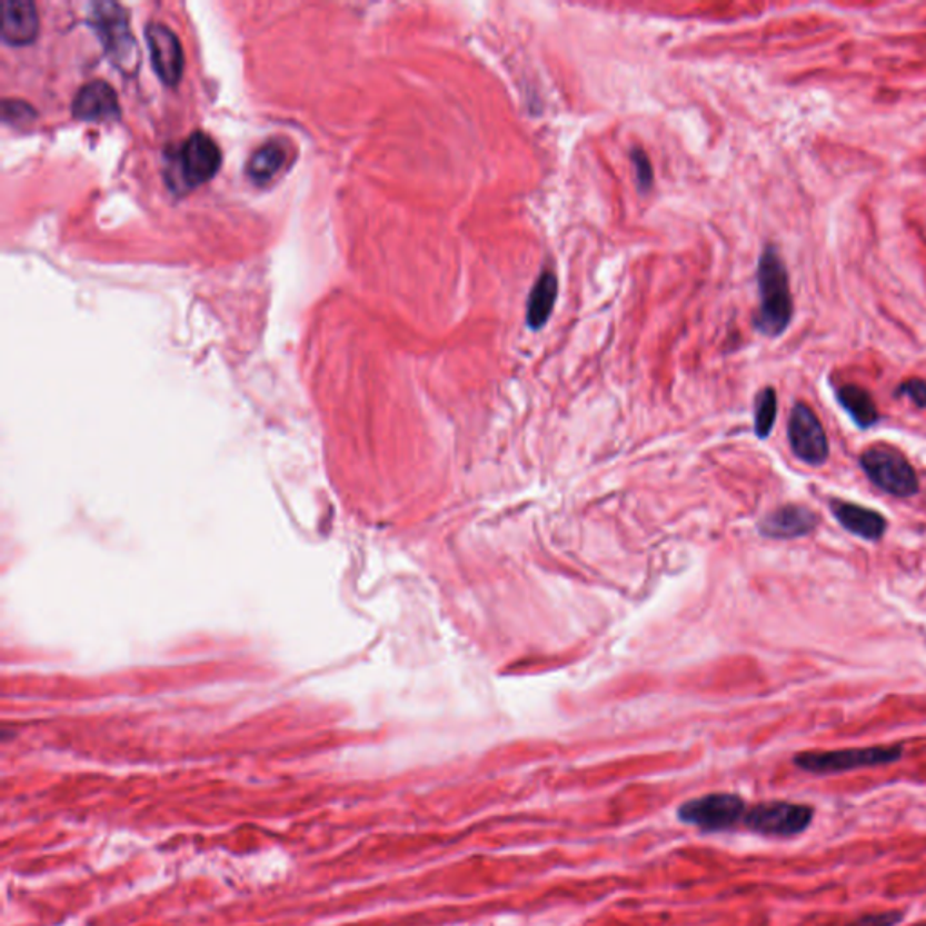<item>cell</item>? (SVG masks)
<instances>
[{"mask_svg": "<svg viewBox=\"0 0 926 926\" xmlns=\"http://www.w3.org/2000/svg\"><path fill=\"white\" fill-rule=\"evenodd\" d=\"M558 299V277L552 270H544L539 273L538 281L534 282L527 299V326L530 330L538 331L547 325L552 316L554 305Z\"/></svg>", "mask_w": 926, "mask_h": 926, "instance_id": "5bb4252c", "label": "cell"}, {"mask_svg": "<svg viewBox=\"0 0 926 926\" xmlns=\"http://www.w3.org/2000/svg\"><path fill=\"white\" fill-rule=\"evenodd\" d=\"M152 68L167 86H176L183 73V49L175 31L166 24L151 22L146 28Z\"/></svg>", "mask_w": 926, "mask_h": 926, "instance_id": "9c48e42d", "label": "cell"}, {"mask_svg": "<svg viewBox=\"0 0 926 926\" xmlns=\"http://www.w3.org/2000/svg\"><path fill=\"white\" fill-rule=\"evenodd\" d=\"M836 400L839 406L849 415L859 429H870L876 424L882 422V415H879L878 406L874 402L873 395L868 394L867 389L862 388L858 384H844L836 388Z\"/></svg>", "mask_w": 926, "mask_h": 926, "instance_id": "9a60e30c", "label": "cell"}, {"mask_svg": "<svg viewBox=\"0 0 926 926\" xmlns=\"http://www.w3.org/2000/svg\"><path fill=\"white\" fill-rule=\"evenodd\" d=\"M815 820V807L795 801L771 800L753 805L746 813L747 829L766 838H796Z\"/></svg>", "mask_w": 926, "mask_h": 926, "instance_id": "277c9868", "label": "cell"}, {"mask_svg": "<svg viewBox=\"0 0 926 926\" xmlns=\"http://www.w3.org/2000/svg\"><path fill=\"white\" fill-rule=\"evenodd\" d=\"M746 801L731 793H714L686 801L679 807V818L684 824L694 825L706 833H724L744 824Z\"/></svg>", "mask_w": 926, "mask_h": 926, "instance_id": "5b68a950", "label": "cell"}, {"mask_svg": "<svg viewBox=\"0 0 926 926\" xmlns=\"http://www.w3.org/2000/svg\"><path fill=\"white\" fill-rule=\"evenodd\" d=\"M859 466L865 476L883 492L894 498H914L919 492V476L907 456L894 447L873 446L859 456Z\"/></svg>", "mask_w": 926, "mask_h": 926, "instance_id": "3957f363", "label": "cell"}, {"mask_svg": "<svg viewBox=\"0 0 926 926\" xmlns=\"http://www.w3.org/2000/svg\"><path fill=\"white\" fill-rule=\"evenodd\" d=\"M776 415H778V398H776L775 388L767 386L758 391L755 398V435L760 440L771 437Z\"/></svg>", "mask_w": 926, "mask_h": 926, "instance_id": "e0dca14e", "label": "cell"}, {"mask_svg": "<svg viewBox=\"0 0 926 926\" xmlns=\"http://www.w3.org/2000/svg\"><path fill=\"white\" fill-rule=\"evenodd\" d=\"M829 509L845 532L853 534L868 544H878L887 534V518L878 510L845 500H830Z\"/></svg>", "mask_w": 926, "mask_h": 926, "instance_id": "8fae6325", "label": "cell"}, {"mask_svg": "<svg viewBox=\"0 0 926 926\" xmlns=\"http://www.w3.org/2000/svg\"><path fill=\"white\" fill-rule=\"evenodd\" d=\"M896 398H908L916 408L926 409V382L922 379L905 380L894 391Z\"/></svg>", "mask_w": 926, "mask_h": 926, "instance_id": "d6986e66", "label": "cell"}, {"mask_svg": "<svg viewBox=\"0 0 926 926\" xmlns=\"http://www.w3.org/2000/svg\"><path fill=\"white\" fill-rule=\"evenodd\" d=\"M631 161H634V167H636L637 185H639L640 192L650 190L651 183H654V167H651L650 158H648V155L643 149L636 147L631 151Z\"/></svg>", "mask_w": 926, "mask_h": 926, "instance_id": "ac0fdd59", "label": "cell"}, {"mask_svg": "<svg viewBox=\"0 0 926 926\" xmlns=\"http://www.w3.org/2000/svg\"><path fill=\"white\" fill-rule=\"evenodd\" d=\"M71 111L78 120L109 122L120 117V103L111 83H107L106 80H92L77 92Z\"/></svg>", "mask_w": 926, "mask_h": 926, "instance_id": "7c38bea8", "label": "cell"}, {"mask_svg": "<svg viewBox=\"0 0 926 926\" xmlns=\"http://www.w3.org/2000/svg\"><path fill=\"white\" fill-rule=\"evenodd\" d=\"M903 919H905V914L902 910L878 912V914L858 917L844 926H897Z\"/></svg>", "mask_w": 926, "mask_h": 926, "instance_id": "ffe728a7", "label": "cell"}, {"mask_svg": "<svg viewBox=\"0 0 926 926\" xmlns=\"http://www.w3.org/2000/svg\"><path fill=\"white\" fill-rule=\"evenodd\" d=\"M903 755H905V747L897 744V746L847 747V749H835V751H804L798 753L793 761L801 771L829 776L858 771L867 767L890 766L902 760Z\"/></svg>", "mask_w": 926, "mask_h": 926, "instance_id": "7a4b0ae2", "label": "cell"}, {"mask_svg": "<svg viewBox=\"0 0 926 926\" xmlns=\"http://www.w3.org/2000/svg\"><path fill=\"white\" fill-rule=\"evenodd\" d=\"M92 24L97 28L107 53L117 60L118 66L131 68V62H137V44L129 30V17L122 6L114 2L92 4Z\"/></svg>", "mask_w": 926, "mask_h": 926, "instance_id": "52a82bcc", "label": "cell"}, {"mask_svg": "<svg viewBox=\"0 0 926 926\" xmlns=\"http://www.w3.org/2000/svg\"><path fill=\"white\" fill-rule=\"evenodd\" d=\"M820 516L805 505L787 504L767 512L758 524V532L769 539H798L815 532Z\"/></svg>", "mask_w": 926, "mask_h": 926, "instance_id": "30bf717a", "label": "cell"}, {"mask_svg": "<svg viewBox=\"0 0 926 926\" xmlns=\"http://www.w3.org/2000/svg\"><path fill=\"white\" fill-rule=\"evenodd\" d=\"M287 161V151L279 143H267L259 147L248 161L247 175L258 185L268 183L281 170Z\"/></svg>", "mask_w": 926, "mask_h": 926, "instance_id": "2e32d148", "label": "cell"}, {"mask_svg": "<svg viewBox=\"0 0 926 926\" xmlns=\"http://www.w3.org/2000/svg\"><path fill=\"white\" fill-rule=\"evenodd\" d=\"M914 926H926V922L925 923H917V925H914Z\"/></svg>", "mask_w": 926, "mask_h": 926, "instance_id": "44dd1931", "label": "cell"}, {"mask_svg": "<svg viewBox=\"0 0 926 926\" xmlns=\"http://www.w3.org/2000/svg\"><path fill=\"white\" fill-rule=\"evenodd\" d=\"M787 438L793 455L807 466L822 467L829 460V438L820 418L807 404L796 402L790 409Z\"/></svg>", "mask_w": 926, "mask_h": 926, "instance_id": "8992f818", "label": "cell"}, {"mask_svg": "<svg viewBox=\"0 0 926 926\" xmlns=\"http://www.w3.org/2000/svg\"><path fill=\"white\" fill-rule=\"evenodd\" d=\"M757 282L760 305L753 317V326L758 333L775 339L786 333L793 322L795 302L786 262L773 245H767L758 259Z\"/></svg>", "mask_w": 926, "mask_h": 926, "instance_id": "6da1fadb", "label": "cell"}, {"mask_svg": "<svg viewBox=\"0 0 926 926\" xmlns=\"http://www.w3.org/2000/svg\"><path fill=\"white\" fill-rule=\"evenodd\" d=\"M39 33V16L30 0L2 2V40L6 44L26 46Z\"/></svg>", "mask_w": 926, "mask_h": 926, "instance_id": "4fadbf2b", "label": "cell"}, {"mask_svg": "<svg viewBox=\"0 0 926 926\" xmlns=\"http://www.w3.org/2000/svg\"><path fill=\"white\" fill-rule=\"evenodd\" d=\"M178 167L185 185L198 187L218 175L221 149L209 135L192 132L178 152Z\"/></svg>", "mask_w": 926, "mask_h": 926, "instance_id": "ba28073f", "label": "cell"}]
</instances>
